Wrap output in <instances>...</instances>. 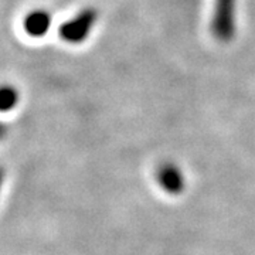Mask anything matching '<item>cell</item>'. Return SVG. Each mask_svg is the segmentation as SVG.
Returning a JSON list of instances; mask_svg holds the SVG:
<instances>
[{"instance_id":"obj_3","label":"cell","mask_w":255,"mask_h":255,"mask_svg":"<svg viewBox=\"0 0 255 255\" xmlns=\"http://www.w3.org/2000/svg\"><path fill=\"white\" fill-rule=\"evenodd\" d=\"M51 27V16L46 10H34L24 20V28L31 37L46 36Z\"/></svg>"},{"instance_id":"obj_2","label":"cell","mask_w":255,"mask_h":255,"mask_svg":"<svg viewBox=\"0 0 255 255\" xmlns=\"http://www.w3.org/2000/svg\"><path fill=\"white\" fill-rule=\"evenodd\" d=\"M236 0H216L211 31L220 41H230L236 34Z\"/></svg>"},{"instance_id":"obj_4","label":"cell","mask_w":255,"mask_h":255,"mask_svg":"<svg viewBox=\"0 0 255 255\" xmlns=\"http://www.w3.org/2000/svg\"><path fill=\"white\" fill-rule=\"evenodd\" d=\"M18 92L11 85H1L0 87V111L13 110L17 105Z\"/></svg>"},{"instance_id":"obj_1","label":"cell","mask_w":255,"mask_h":255,"mask_svg":"<svg viewBox=\"0 0 255 255\" xmlns=\"http://www.w3.org/2000/svg\"><path fill=\"white\" fill-rule=\"evenodd\" d=\"M98 13L95 9H85L80 11L77 16L67 20L60 27V37L64 41L78 44L85 41L91 34L92 28L97 23Z\"/></svg>"}]
</instances>
